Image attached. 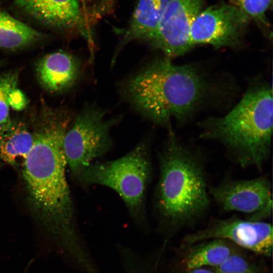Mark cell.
Instances as JSON below:
<instances>
[{"label":"cell","mask_w":273,"mask_h":273,"mask_svg":"<svg viewBox=\"0 0 273 273\" xmlns=\"http://www.w3.org/2000/svg\"><path fill=\"white\" fill-rule=\"evenodd\" d=\"M215 267L216 273H257L244 258L234 254Z\"/></svg>","instance_id":"cell-19"},{"label":"cell","mask_w":273,"mask_h":273,"mask_svg":"<svg viewBox=\"0 0 273 273\" xmlns=\"http://www.w3.org/2000/svg\"><path fill=\"white\" fill-rule=\"evenodd\" d=\"M232 253L230 247L222 239H212L192 248L187 256V269L202 268L205 266H217Z\"/></svg>","instance_id":"cell-16"},{"label":"cell","mask_w":273,"mask_h":273,"mask_svg":"<svg viewBox=\"0 0 273 273\" xmlns=\"http://www.w3.org/2000/svg\"><path fill=\"white\" fill-rule=\"evenodd\" d=\"M209 194L221 210L246 214L248 220L263 221L272 214V184L265 175L247 179L228 175L209 186Z\"/></svg>","instance_id":"cell-7"},{"label":"cell","mask_w":273,"mask_h":273,"mask_svg":"<svg viewBox=\"0 0 273 273\" xmlns=\"http://www.w3.org/2000/svg\"><path fill=\"white\" fill-rule=\"evenodd\" d=\"M41 38L39 32L0 10V49H21L34 44Z\"/></svg>","instance_id":"cell-15"},{"label":"cell","mask_w":273,"mask_h":273,"mask_svg":"<svg viewBox=\"0 0 273 273\" xmlns=\"http://www.w3.org/2000/svg\"><path fill=\"white\" fill-rule=\"evenodd\" d=\"M19 73L10 71L0 74V126L7 123L9 117L10 98L17 86Z\"/></svg>","instance_id":"cell-17"},{"label":"cell","mask_w":273,"mask_h":273,"mask_svg":"<svg viewBox=\"0 0 273 273\" xmlns=\"http://www.w3.org/2000/svg\"><path fill=\"white\" fill-rule=\"evenodd\" d=\"M69 121L62 113L50 111L43 115L22 163L23 175L36 218L63 252L82 266L92 255L77 226L66 176L63 143Z\"/></svg>","instance_id":"cell-1"},{"label":"cell","mask_w":273,"mask_h":273,"mask_svg":"<svg viewBox=\"0 0 273 273\" xmlns=\"http://www.w3.org/2000/svg\"><path fill=\"white\" fill-rule=\"evenodd\" d=\"M230 4L235 6L250 19H253L263 27H268L266 12L270 0H229Z\"/></svg>","instance_id":"cell-18"},{"label":"cell","mask_w":273,"mask_h":273,"mask_svg":"<svg viewBox=\"0 0 273 273\" xmlns=\"http://www.w3.org/2000/svg\"><path fill=\"white\" fill-rule=\"evenodd\" d=\"M251 19L230 4L221 3L202 11L192 23L190 43L208 44L215 48L240 45Z\"/></svg>","instance_id":"cell-8"},{"label":"cell","mask_w":273,"mask_h":273,"mask_svg":"<svg viewBox=\"0 0 273 273\" xmlns=\"http://www.w3.org/2000/svg\"><path fill=\"white\" fill-rule=\"evenodd\" d=\"M210 239H228L256 253L269 256L272 249V227L264 221L232 217L216 220L205 228L188 235L184 240L192 245Z\"/></svg>","instance_id":"cell-10"},{"label":"cell","mask_w":273,"mask_h":273,"mask_svg":"<svg viewBox=\"0 0 273 273\" xmlns=\"http://www.w3.org/2000/svg\"><path fill=\"white\" fill-rule=\"evenodd\" d=\"M168 128L158 152L159 178L153 209L159 222L180 227L206 215L210 209L207 156L200 147L180 140Z\"/></svg>","instance_id":"cell-2"},{"label":"cell","mask_w":273,"mask_h":273,"mask_svg":"<svg viewBox=\"0 0 273 273\" xmlns=\"http://www.w3.org/2000/svg\"><path fill=\"white\" fill-rule=\"evenodd\" d=\"M164 9L160 0H138L114 58L129 42L135 40L146 41L156 30Z\"/></svg>","instance_id":"cell-13"},{"label":"cell","mask_w":273,"mask_h":273,"mask_svg":"<svg viewBox=\"0 0 273 273\" xmlns=\"http://www.w3.org/2000/svg\"><path fill=\"white\" fill-rule=\"evenodd\" d=\"M206 83L189 65L156 59L131 76L123 86L127 101L155 124L169 127L170 119L186 123L206 94Z\"/></svg>","instance_id":"cell-3"},{"label":"cell","mask_w":273,"mask_h":273,"mask_svg":"<svg viewBox=\"0 0 273 273\" xmlns=\"http://www.w3.org/2000/svg\"><path fill=\"white\" fill-rule=\"evenodd\" d=\"M79 64L74 57L64 51L47 54L37 62L35 72L41 86L51 93L70 88L76 81Z\"/></svg>","instance_id":"cell-12"},{"label":"cell","mask_w":273,"mask_h":273,"mask_svg":"<svg viewBox=\"0 0 273 273\" xmlns=\"http://www.w3.org/2000/svg\"><path fill=\"white\" fill-rule=\"evenodd\" d=\"M2 163H0V168H1V167H2Z\"/></svg>","instance_id":"cell-23"},{"label":"cell","mask_w":273,"mask_h":273,"mask_svg":"<svg viewBox=\"0 0 273 273\" xmlns=\"http://www.w3.org/2000/svg\"><path fill=\"white\" fill-rule=\"evenodd\" d=\"M17 6L39 22L63 30H77L92 46V34L79 0H14Z\"/></svg>","instance_id":"cell-11"},{"label":"cell","mask_w":273,"mask_h":273,"mask_svg":"<svg viewBox=\"0 0 273 273\" xmlns=\"http://www.w3.org/2000/svg\"><path fill=\"white\" fill-rule=\"evenodd\" d=\"M34 143L33 133L18 120L0 126V160L13 166L22 163Z\"/></svg>","instance_id":"cell-14"},{"label":"cell","mask_w":273,"mask_h":273,"mask_svg":"<svg viewBox=\"0 0 273 273\" xmlns=\"http://www.w3.org/2000/svg\"><path fill=\"white\" fill-rule=\"evenodd\" d=\"M22 273H28V268H27Z\"/></svg>","instance_id":"cell-22"},{"label":"cell","mask_w":273,"mask_h":273,"mask_svg":"<svg viewBox=\"0 0 273 273\" xmlns=\"http://www.w3.org/2000/svg\"><path fill=\"white\" fill-rule=\"evenodd\" d=\"M151 145L144 139L124 156L113 160L94 162L74 177L83 187L100 185L114 190L123 200L140 229H148L147 191L153 176Z\"/></svg>","instance_id":"cell-5"},{"label":"cell","mask_w":273,"mask_h":273,"mask_svg":"<svg viewBox=\"0 0 273 273\" xmlns=\"http://www.w3.org/2000/svg\"><path fill=\"white\" fill-rule=\"evenodd\" d=\"M206 0H170L157 28L146 41L170 59L185 54L192 47L190 31L193 22Z\"/></svg>","instance_id":"cell-9"},{"label":"cell","mask_w":273,"mask_h":273,"mask_svg":"<svg viewBox=\"0 0 273 273\" xmlns=\"http://www.w3.org/2000/svg\"><path fill=\"white\" fill-rule=\"evenodd\" d=\"M1 64H2V62H1V61H0V66H1Z\"/></svg>","instance_id":"cell-24"},{"label":"cell","mask_w":273,"mask_h":273,"mask_svg":"<svg viewBox=\"0 0 273 273\" xmlns=\"http://www.w3.org/2000/svg\"><path fill=\"white\" fill-rule=\"evenodd\" d=\"M187 273H216L210 270L204 269L203 268H199L190 270Z\"/></svg>","instance_id":"cell-21"},{"label":"cell","mask_w":273,"mask_h":273,"mask_svg":"<svg viewBox=\"0 0 273 273\" xmlns=\"http://www.w3.org/2000/svg\"><path fill=\"white\" fill-rule=\"evenodd\" d=\"M106 113L95 106H87L65 133L63 150L67 166L74 178L84 167L112 149L110 131L120 119L107 118Z\"/></svg>","instance_id":"cell-6"},{"label":"cell","mask_w":273,"mask_h":273,"mask_svg":"<svg viewBox=\"0 0 273 273\" xmlns=\"http://www.w3.org/2000/svg\"><path fill=\"white\" fill-rule=\"evenodd\" d=\"M9 104L10 107L14 110H21L27 105L26 98L20 90L16 88L11 95Z\"/></svg>","instance_id":"cell-20"},{"label":"cell","mask_w":273,"mask_h":273,"mask_svg":"<svg viewBox=\"0 0 273 273\" xmlns=\"http://www.w3.org/2000/svg\"><path fill=\"white\" fill-rule=\"evenodd\" d=\"M272 92L269 85L250 88L225 115L198 122L200 138L221 145L241 168L261 171L271 153Z\"/></svg>","instance_id":"cell-4"}]
</instances>
